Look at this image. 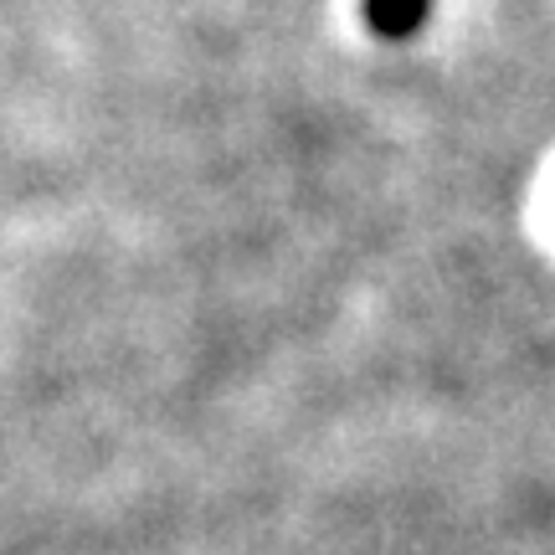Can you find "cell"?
Masks as SVG:
<instances>
[{"instance_id":"cell-1","label":"cell","mask_w":555,"mask_h":555,"mask_svg":"<svg viewBox=\"0 0 555 555\" xmlns=\"http://www.w3.org/2000/svg\"><path fill=\"white\" fill-rule=\"evenodd\" d=\"M427 11H433V0H365V21L380 37H412L427 21Z\"/></svg>"}]
</instances>
